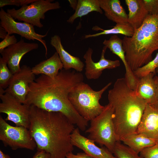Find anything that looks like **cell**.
<instances>
[{"instance_id":"cell-1","label":"cell","mask_w":158,"mask_h":158,"mask_svg":"<svg viewBox=\"0 0 158 158\" xmlns=\"http://www.w3.org/2000/svg\"><path fill=\"white\" fill-rule=\"evenodd\" d=\"M83 80L81 73L70 70L62 69L53 78L41 75L30 84L25 104L61 112L80 130L85 131L88 121L77 112L68 99L73 87Z\"/></svg>"},{"instance_id":"cell-2","label":"cell","mask_w":158,"mask_h":158,"mask_svg":"<svg viewBox=\"0 0 158 158\" xmlns=\"http://www.w3.org/2000/svg\"><path fill=\"white\" fill-rule=\"evenodd\" d=\"M30 106L28 129L37 150L45 151L51 158H66L74 149L71 136L74 125L61 112Z\"/></svg>"},{"instance_id":"cell-3","label":"cell","mask_w":158,"mask_h":158,"mask_svg":"<svg viewBox=\"0 0 158 158\" xmlns=\"http://www.w3.org/2000/svg\"><path fill=\"white\" fill-rule=\"evenodd\" d=\"M109 103L113 109V121L117 141L137 133L147 104L127 84L125 78L117 79L108 91Z\"/></svg>"},{"instance_id":"cell-4","label":"cell","mask_w":158,"mask_h":158,"mask_svg":"<svg viewBox=\"0 0 158 158\" xmlns=\"http://www.w3.org/2000/svg\"><path fill=\"white\" fill-rule=\"evenodd\" d=\"M122 40L126 61L133 71L147 64L158 50V14L149 15L132 36Z\"/></svg>"},{"instance_id":"cell-5","label":"cell","mask_w":158,"mask_h":158,"mask_svg":"<svg viewBox=\"0 0 158 158\" xmlns=\"http://www.w3.org/2000/svg\"><path fill=\"white\" fill-rule=\"evenodd\" d=\"M109 82L100 90L96 91L83 82L73 87L68 95L69 100L76 111L88 121L100 114L104 106L99 100L104 92L110 86Z\"/></svg>"},{"instance_id":"cell-6","label":"cell","mask_w":158,"mask_h":158,"mask_svg":"<svg viewBox=\"0 0 158 158\" xmlns=\"http://www.w3.org/2000/svg\"><path fill=\"white\" fill-rule=\"evenodd\" d=\"M113 109L108 103L102 111L91 120L90 127L85 130L87 138L101 145H104L113 153L117 142L113 121Z\"/></svg>"},{"instance_id":"cell-7","label":"cell","mask_w":158,"mask_h":158,"mask_svg":"<svg viewBox=\"0 0 158 158\" xmlns=\"http://www.w3.org/2000/svg\"><path fill=\"white\" fill-rule=\"evenodd\" d=\"M53 0H36L29 5H24L17 10L13 8L8 9L6 12L15 20L29 23L39 28L43 27L41 19L45 18V13L47 11L59 9L61 7L58 1L52 3Z\"/></svg>"},{"instance_id":"cell-8","label":"cell","mask_w":158,"mask_h":158,"mask_svg":"<svg viewBox=\"0 0 158 158\" xmlns=\"http://www.w3.org/2000/svg\"><path fill=\"white\" fill-rule=\"evenodd\" d=\"M0 140L5 147L12 150L25 149L34 150L36 143L29 129L23 126H13L0 116Z\"/></svg>"},{"instance_id":"cell-9","label":"cell","mask_w":158,"mask_h":158,"mask_svg":"<svg viewBox=\"0 0 158 158\" xmlns=\"http://www.w3.org/2000/svg\"><path fill=\"white\" fill-rule=\"evenodd\" d=\"M0 113L7 115L5 119L13 122L16 126L29 129L30 105L23 104L11 93L0 87Z\"/></svg>"},{"instance_id":"cell-10","label":"cell","mask_w":158,"mask_h":158,"mask_svg":"<svg viewBox=\"0 0 158 158\" xmlns=\"http://www.w3.org/2000/svg\"><path fill=\"white\" fill-rule=\"evenodd\" d=\"M0 26L5 29L8 34H17L29 40L39 41L44 47L45 56H47V49L46 43L42 39L46 37L48 32L44 35L36 33L33 25L25 22L16 21L2 8H1L0 11Z\"/></svg>"},{"instance_id":"cell-11","label":"cell","mask_w":158,"mask_h":158,"mask_svg":"<svg viewBox=\"0 0 158 158\" xmlns=\"http://www.w3.org/2000/svg\"><path fill=\"white\" fill-rule=\"evenodd\" d=\"M35 79V75L32 72V68L23 65L19 71L13 74L8 87L5 91L11 94L22 103L25 104L30 91V85Z\"/></svg>"},{"instance_id":"cell-12","label":"cell","mask_w":158,"mask_h":158,"mask_svg":"<svg viewBox=\"0 0 158 158\" xmlns=\"http://www.w3.org/2000/svg\"><path fill=\"white\" fill-rule=\"evenodd\" d=\"M36 43H28L21 39L16 43L0 51L2 58L7 63L8 66L13 74L20 69V61L26 53L38 48Z\"/></svg>"},{"instance_id":"cell-13","label":"cell","mask_w":158,"mask_h":158,"mask_svg":"<svg viewBox=\"0 0 158 158\" xmlns=\"http://www.w3.org/2000/svg\"><path fill=\"white\" fill-rule=\"evenodd\" d=\"M107 47L104 46L103 48L100 59L97 62H95L92 59V49L89 47L83 56L85 59V75L88 80L98 79L103 71L106 69H112L119 66V60H111L106 59L104 55Z\"/></svg>"},{"instance_id":"cell-14","label":"cell","mask_w":158,"mask_h":158,"mask_svg":"<svg viewBox=\"0 0 158 158\" xmlns=\"http://www.w3.org/2000/svg\"><path fill=\"white\" fill-rule=\"evenodd\" d=\"M71 139L73 146L78 147L95 158H117L106 147H98L94 141L82 135L78 127L75 128L72 132Z\"/></svg>"},{"instance_id":"cell-15","label":"cell","mask_w":158,"mask_h":158,"mask_svg":"<svg viewBox=\"0 0 158 158\" xmlns=\"http://www.w3.org/2000/svg\"><path fill=\"white\" fill-rule=\"evenodd\" d=\"M103 44L113 54L117 56L122 61L126 70L124 78L130 87L135 90L139 78L135 75L126 61L125 52L123 48L122 40L117 35H114L111 36L109 40H104Z\"/></svg>"},{"instance_id":"cell-16","label":"cell","mask_w":158,"mask_h":158,"mask_svg":"<svg viewBox=\"0 0 158 158\" xmlns=\"http://www.w3.org/2000/svg\"><path fill=\"white\" fill-rule=\"evenodd\" d=\"M155 73H150L139 78L136 88V94L147 104L158 108L157 89L154 79Z\"/></svg>"},{"instance_id":"cell-17","label":"cell","mask_w":158,"mask_h":158,"mask_svg":"<svg viewBox=\"0 0 158 158\" xmlns=\"http://www.w3.org/2000/svg\"><path fill=\"white\" fill-rule=\"evenodd\" d=\"M137 133L158 141V108L147 104Z\"/></svg>"},{"instance_id":"cell-18","label":"cell","mask_w":158,"mask_h":158,"mask_svg":"<svg viewBox=\"0 0 158 158\" xmlns=\"http://www.w3.org/2000/svg\"><path fill=\"white\" fill-rule=\"evenodd\" d=\"M50 43L58 54L64 69L69 70L72 68L79 72L83 71L85 67L84 63L79 57L72 56L64 49L60 36L55 35L52 37Z\"/></svg>"},{"instance_id":"cell-19","label":"cell","mask_w":158,"mask_h":158,"mask_svg":"<svg viewBox=\"0 0 158 158\" xmlns=\"http://www.w3.org/2000/svg\"><path fill=\"white\" fill-rule=\"evenodd\" d=\"M106 17L116 24L128 23V15L119 0H99Z\"/></svg>"},{"instance_id":"cell-20","label":"cell","mask_w":158,"mask_h":158,"mask_svg":"<svg viewBox=\"0 0 158 158\" xmlns=\"http://www.w3.org/2000/svg\"><path fill=\"white\" fill-rule=\"evenodd\" d=\"M129 11L128 23L135 30L142 24L149 15L143 0H125Z\"/></svg>"},{"instance_id":"cell-21","label":"cell","mask_w":158,"mask_h":158,"mask_svg":"<svg viewBox=\"0 0 158 158\" xmlns=\"http://www.w3.org/2000/svg\"><path fill=\"white\" fill-rule=\"evenodd\" d=\"M63 68V64L56 51L50 58L43 60L32 68L35 75H44L51 78L56 77Z\"/></svg>"},{"instance_id":"cell-22","label":"cell","mask_w":158,"mask_h":158,"mask_svg":"<svg viewBox=\"0 0 158 158\" xmlns=\"http://www.w3.org/2000/svg\"><path fill=\"white\" fill-rule=\"evenodd\" d=\"M138 154L144 149L152 146L158 142L157 140L141 133H137L125 136L120 140Z\"/></svg>"},{"instance_id":"cell-23","label":"cell","mask_w":158,"mask_h":158,"mask_svg":"<svg viewBox=\"0 0 158 158\" xmlns=\"http://www.w3.org/2000/svg\"><path fill=\"white\" fill-rule=\"evenodd\" d=\"M76 8L74 14L67 20L73 23L75 19L85 16L92 11L103 13L99 5V0H78Z\"/></svg>"},{"instance_id":"cell-24","label":"cell","mask_w":158,"mask_h":158,"mask_svg":"<svg viewBox=\"0 0 158 158\" xmlns=\"http://www.w3.org/2000/svg\"><path fill=\"white\" fill-rule=\"evenodd\" d=\"M92 30L95 31L101 30L102 32L93 34L85 35V39L95 37L103 35L109 34H121L128 37H131L133 35L135 29L128 23L126 24H116L112 28L109 29L104 30L99 27H93Z\"/></svg>"},{"instance_id":"cell-25","label":"cell","mask_w":158,"mask_h":158,"mask_svg":"<svg viewBox=\"0 0 158 158\" xmlns=\"http://www.w3.org/2000/svg\"><path fill=\"white\" fill-rule=\"evenodd\" d=\"M117 158H143L131 148L121 144L120 142H117L113 152Z\"/></svg>"},{"instance_id":"cell-26","label":"cell","mask_w":158,"mask_h":158,"mask_svg":"<svg viewBox=\"0 0 158 158\" xmlns=\"http://www.w3.org/2000/svg\"><path fill=\"white\" fill-rule=\"evenodd\" d=\"M13 74L8 68L7 63L0 58V87L6 89L8 87Z\"/></svg>"},{"instance_id":"cell-27","label":"cell","mask_w":158,"mask_h":158,"mask_svg":"<svg viewBox=\"0 0 158 158\" xmlns=\"http://www.w3.org/2000/svg\"><path fill=\"white\" fill-rule=\"evenodd\" d=\"M158 65V53L155 57L146 64L139 68L133 71L134 74L137 78H140L150 73H155Z\"/></svg>"},{"instance_id":"cell-28","label":"cell","mask_w":158,"mask_h":158,"mask_svg":"<svg viewBox=\"0 0 158 158\" xmlns=\"http://www.w3.org/2000/svg\"><path fill=\"white\" fill-rule=\"evenodd\" d=\"M140 153L143 158H158V142L144 149Z\"/></svg>"},{"instance_id":"cell-29","label":"cell","mask_w":158,"mask_h":158,"mask_svg":"<svg viewBox=\"0 0 158 158\" xmlns=\"http://www.w3.org/2000/svg\"><path fill=\"white\" fill-rule=\"evenodd\" d=\"M36 0H0V7L7 5H15L17 6H21L35 1Z\"/></svg>"},{"instance_id":"cell-30","label":"cell","mask_w":158,"mask_h":158,"mask_svg":"<svg viewBox=\"0 0 158 158\" xmlns=\"http://www.w3.org/2000/svg\"><path fill=\"white\" fill-rule=\"evenodd\" d=\"M149 15L158 14V0H143Z\"/></svg>"},{"instance_id":"cell-31","label":"cell","mask_w":158,"mask_h":158,"mask_svg":"<svg viewBox=\"0 0 158 158\" xmlns=\"http://www.w3.org/2000/svg\"><path fill=\"white\" fill-rule=\"evenodd\" d=\"M17 42V39L14 35H11L7 34L6 37L0 43V51L15 44Z\"/></svg>"},{"instance_id":"cell-32","label":"cell","mask_w":158,"mask_h":158,"mask_svg":"<svg viewBox=\"0 0 158 158\" xmlns=\"http://www.w3.org/2000/svg\"><path fill=\"white\" fill-rule=\"evenodd\" d=\"M66 158H95L86 154L84 152H79L76 154H74L72 152L68 153Z\"/></svg>"},{"instance_id":"cell-33","label":"cell","mask_w":158,"mask_h":158,"mask_svg":"<svg viewBox=\"0 0 158 158\" xmlns=\"http://www.w3.org/2000/svg\"><path fill=\"white\" fill-rule=\"evenodd\" d=\"M32 158H51V156L44 150H37Z\"/></svg>"},{"instance_id":"cell-34","label":"cell","mask_w":158,"mask_h":158,"mask_svg":"<svg viewBox=\"0 0 158 158\" xmlns=\"http://www.w3.org/2000/svg\"><path fill=\"white\" fill-rule=\"evenodd\" d=\"M7 35V33L4 28L0 27V38L4 39Z\"/></svg>"},{"instance_id":"cell-35","label":"cell","mask_w":158,"mask_h":158,"mask_svg":"<svg viewBox=\"0 0 158 158\" xmlns=\"http://www.w3.org/2000/svg\"><path fill=\"white\" fill-rule=\"evenodd\" d=\"M68 1L70 3L71 7L73 10H75L77 6L78 1L76 0H69Z\"/></svg>"},{"instance_id":"cell-36","label":"cell","mask_w":158,"mask_h":158,"mask_svg":"<svg viewBox=\"0 0 158 158\" xmlns=\"http://www.w3.org/2000/svg\"><path fill=\"white\" fill-rule=\"evenodd\" d=\"M0 158H11V157L8 154H5L2 150H0Z\"/></svg>"},{"instance_id":"cell-37","label":"cell","mask_w":158,"mask_h":158,"mask_svg":"<svg viewBox=\"0 0 158 158\" xmlns=\"http://www.w3.org/2000/svg\"><path fill=\"white\" fill-rule=\"evenodd\" d=\"M154 79L155 82L157 90L158 96V76H154Z\"/></svg>"},{"instance_id":"cell-38","label":"cell","mask_w":158,"mask_h":158,"mask_svg":"<svg viewBox=\"0 0 158 158\" xmlns=\"http://www.w3.org/2000/svg\"><path fill=\"white\" fill-rule=\"evenodd\" d=\"M156 72L158 73V65L156 70Z\"/></svg>"}]
</instances>
